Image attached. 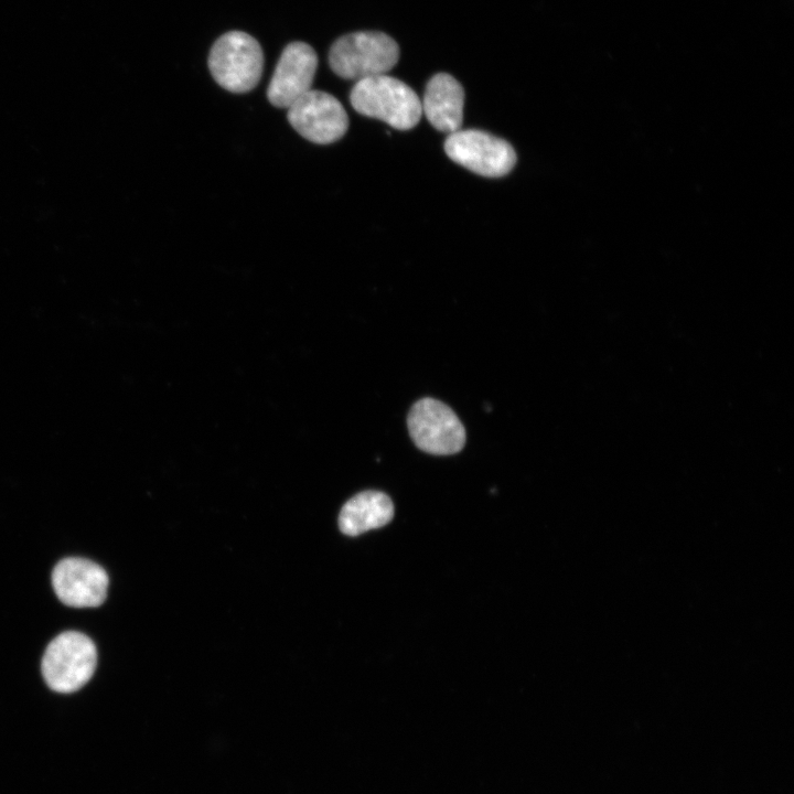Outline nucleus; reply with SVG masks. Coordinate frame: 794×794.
I'll use <instances>...</instances> for the list:
<instances>
[{
    "mask_svg": "<svg viewBox=\"0 0 794 794\" xmlns=\"http://www.w3.org/2000/svg\"><path fill=\"white\" fill-rule=\"evenodd\" d=\"M318 68L313 47L304 42L289 43L282 51L267 88V98L278 108H289L311 90Z\"/></svg>",
    "mask_w": 794,
    "mask_h": 794,
    "instance_id": "nucleus-8",
    "label": "nucleus"
},
{
    "mask_svg": "<svg viewBox=\"0 0 794 794\" xmlns=\"http://www.w3.org/2000/svg\"><path fill=\"white\" fill-rule=\"evenodd\" d=\"M415 444L436 455L453 454L465 443V429L454 411L433 398H422L411 407L407 418Z\"/></svg>",
    "mask_w": 794,
    "mask_h": 794,
    "instance_id": "nucleus-5",
    "label": "nucleus"
},
{
    "mask_svg": "<svg viewBox=\"0 0 794 794\" xmlns=\"http://www.w3.org/2000/svg\"><path fill=\"white\" fill-rule=\"evenodd\" d=\"M399 58L393 37L378 31H360L339 37L329 52L331 69L345 79L387 74Z\"/></svg>",
    "mask_w": 794,
    "mask_h": 794,
    "instance_id": "nucleus-2",
    "label": "nucleus"
},
{
    "mask_svg": "<svg viewBox=\"0 0 794 794\" xmlns=\"http://www.w3.org/2000/svg\"><path fill=\"white\" fill-rule=\"evenodd\" d=\"M444 151L452 161L487 178L503 176L516 163V153L507 141L476 129L450 133Z\"/></svg>",
    "mask_w": 794,
    "mask_h": 794,
    "instance_id": "nucleus-6",
    "label": "nucleus"
},
{
    "mask_svg": "<svg viewBox=\"0 0 794 794\" xmlns=\"http://www.w3.org/2000/svg\"><path fill=\"white\" fill-rule=\"evenodd\" d=\"M464 90L450 74L438 73L426 86L421 109L439 131L452 133L463 121Z\"/></svg>",
    "mask_w": 794,
    "mask_h": 794,
    "instance_id": "nucleus-10",
    "label": "nucleus"
},
{
    "mask_svg": "<svg viewBox=\"0 0 794 794\" xmlns=\"http://www.w3.org/2000/svg\"><path fill=\"white\" fill-rule=\"evenodd\" d=\"M287 109L292 128L313 143L337 141L348 128V117L342 104L322 90H309Z\"/></svg>",
    "mask_w": 794,
    "mask_h": 794,
    "instance_id": "nucleus-7",
    "label": "nucleus"
},
{
    "mask_svg": "<svg viewBox=\"0 0 794 794\" xmlns=\"http://www.w3.org/2000/svg\"><path fill=\"white\" fill-rule=\"evenodd\" d=\"M57 598L72 608H96L107 597L108 576L99 565L84 558L62 559L52 573Z\"/></svg>",
    "mask_w": 794,
    "mask_h": 794,
    "instance_id": "nucleus-9",
    "label": "nucleus"
},
{
    "mask_svg": "<svg viewBox=\"0 0 794 794\" xmlns=\"http://www.w3.org/2000/svg\"><path fill=\"white\" fill-rule=\"evenodd\" d=\"M208 68L215 82L226 90L247 93L256 87L262 74L261 46L246 32H227L213 44Z\"/></svg>",
    "mask_w": 794,
    "mask_h": 794,
    "instance_id": "nucleus-3",
    "label": "nucleus"
},
{
    "mask_svg": "<svg viewBox=\"0 0 794 794\" xmlns=\"http://www.w3.org/2000/svg\"><path fill=\"white\" fill-rule=\"evenodd\" d=\"M97 663L94 642L83 633L67 631L46 647L42 674L54 691L68 694L82 688L93 676Z\"/></svg>",
    "mask_w": 794,
    "mask_h": 794,
    "instance_id": "nucleus-4",
    "label": "nucleus"
},
{
    "mask_svg": "<svg viewBox=\"0 0 794 794\" xmlns=\"http://www.w3.org/2000/svg\"><path fill=\"white\" fill-rule=\"evenodd\" d=\"M350 101L358 114L399 130L414 128L422 115L417 94L406 83L387 74L356 81Z\"/></svg>",
    "mask_w": 794,
    "mask_h": 794,
    "instance_id": "nucleus-1",
    "label": "nucleus"
},
{
    "mask_svg": "<svg viewBox=\"0 0 794 794\" xmlns=\"http://www.w3.org/2000/svg\"><path fill=\"white\" fill-rule=\"evenodd\" d=\"M393 516L394 505L389 496L378 491H364L343 505L339 527L347 536H358L387 525Z\"/></svg>",
    "mask_w": 794,
    "mask_h": 794,
    "instance_id": "nucleus-11",
    "label": "nucleus"
}]
</instances>
